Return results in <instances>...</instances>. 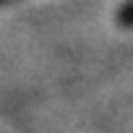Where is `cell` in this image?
<instances>
[{
  "label": "cell",
  "instance_id": "1",
  "mask_svg": "<svg viewBox=\"0 0 133 133\" xmlns=\"http://www.w3.org/2000/svg\"><path fill=\"white\" fill-rule=\"evenodd\" d=\"M0 3H5V0H0Z\"/></svg>",
  "mask_w": 133,
  "mask_h": 133
}]
</instances>
